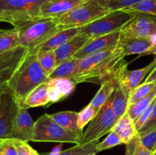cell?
I'll use <instances>...</instances> for the list:
<instances>
[{
	"label": "cell",
	"mask_w": 156,
	"mask_h": 155,
	"mask_svg": "<svg viewBox=\"0 0 156 155\" xmlns=\"http://www.w3.org/2000/svg\"><path fill=\"white\" fill-rule=\"evenodd\" d=\"M154 155H156V152H155V153H154Z\"/></svg>",
	"instance_id": "45"
},
{
	"label": "cell",
	"mask_w": 156,
	"mask_h": 155,
	"mask_svg": "<svg viewBox=\"0 0 156 155\" xmlns=\"http://www.w3.org/2000/svg\"><path fill=\"white\" fill-rule=\"evenodd\" d=\"M90 155H96V153H93V154H90Z\"/></svg>",
	"instance_id": "43"
},
{
	"label": "cell",
	"mask_w": 156,
	"mask_h": 155,
	"mask_svg": "<svg viewBox=\"0 0 156 155\" xmlns=\"http://www.w3.org/2000/svg\"><path fill=\"white\" fill-rule=\"evenodd\" d=\"M18 33L15 28L0 29V53L20 46Z\"/></svg>",
	"instance_id": "23"
},
{
	"label": "cell",
	"mask_w": 156,
	"mask_h": 155,
	"mask_svg": "<svg viewBox=\"0 0 156 155\" xmlns=\"http://www.w3.org/2000/svg\"><path fill=\"white\" fill-rule=\"evenodd\" d=\"M18 31L20 45L33 52L49 38L63 30L56 18H39L21 21L12 25Z\"/></svg>",
	"instance_id": "2"
},
{
	"label": "cell",
	"mask_w": 156,
	"mask_h": 155,
	"mask_svg": "<svg viewBox=\"0 0 156 155\" xmlns=\"http://www.w3.org/2000/svg\"><path fill=\"white\" fill-rule=\"evenodd\" d=\"M0 155H4V154H2V153H0Z\"/></svg>",
	"instance_id": "44"
},
{
	"label": "cell",
	"mask_w": 156,
	"mask_h": 155,
	"mask_svg": "<svg viewBox=\"0 0 156 155\" xmlns=\"http://www.w3.org/2000/svg\"><path fill=\"white\" fill-rule=\"evenodd\" d=\"M97 115L96 111L89 104L85 106L83 109L78 112V128L80 130H83L84 127L91 122L93 119Z\"/></svg>",
	"instance_id": "34"
},
{
	"label": "cell",
	"mask_w": 156,
	"mask_h": 155,
	"mask_svg": "<svg viewBox=\"0 0 156 155\" xmlns=\"http://www.w3.org/2000/svg\"><path fill=\"white\" fill-rule=\"evenodd\" d=\"M100 4L98 0H86L85 2L57 18L62 29L82 27L111 12Z\"/></svg>",
	"instance_id": "5"
},
{
	"label": "cell",
	"mask_w": 156,
	"mask_h": 155,
	"mask_svg": "<svg viewBox=\"0 0 156 155\" xmlns=\"http://www.w3.org/2000/svg\"><path fill=\"white\" fill-rule=\"evenodd\" d=\"M51 0H0V23L13 25L39 18L41 7Z\"/></svg>",
	"instance_id": "4"
},
{
	"label": "cell",
	"mask_w": 156,
	"mask_h": 155,
	"mask_svg": "<svg viewBox=\"0 0 156 155\" xmlns=\"http://www.w3.org/2000/svg\"><path fill=\"white\" fill-rule=\"evenodd\" d=\"M48 79V76L40 65L37 54L28 52L9 79V93L15 97L21 106L34 89Z\"/></svg>",
	"instance_id": "1"
},
{
	"label": "cell",
	"mask_w": 156,
	"mask_h": 155,
	"mask_svg": "<svg viewBox=\"0 0 156 155\" xmlns=\"http://www.w3.org/2000/svg\"><path fill=\"white\" fill-rule=\"evenodd\" d=\"M83 131L72 132L55 122L49 114L41 115L34 122L32 141L73 143L79 144Z\"/></svg>",
	"instance_id": "3"
},
{
	"label": "cell",
	"mask_w": 156,
	"mask_h": 155,
	"mask_svg": "<svg viewBox=\"0 0 156 155\" xmlns=\"http://www.w3.org/2000/svg\"><path fill=\"white\" fill-rule=\"evenodd\" d=\"M115 88L114 91V97L112 101V108L117 116V119H120L125 112H126L128 108V103L130 95L128 94L123 88L119 85L117 81H114Z\"/></svg>",
	"instance_id": "20"
},
{
	"label": "cell",
	"mask_w": 156,
	"mask_h": 155,
	"mask_svg": "<svg viewBox=\"0 0 156 155\" xmlns=\"http://www.w3.org/2000/svg\"><path fill=\"white\" fill-rule=\"evenodd\" d=\"M120 35V30H117L108 34L91 38L73 58L82 59L85 56L98 51L116 46L118 43Z\"/></svg>",
	"instance_id": "11"
},
{
	"label": "cell",
	"mask_w": 156,
	"mask_h": 155,
	"mask_svg": "<svg viewBox=\"0 0 156 155\" xmlns=\"http://www.w3.org/2000/svg\"><path fill=\"white\" fill-rule=\"evenodd\" d=\"M15 70V68H6L0 71V97L5 93L9 92L8 83Z\"/></svg>",
	"instance_id": "37"
},
{
	"label": "cell",
	"mask_w": 156,
	"mask_h": 155,
	"mask_svg": "<svg viewBox=\"0 0 156 155\" xmlns=\"http://www.w3.org/2000/svg\"><path fill=\"white\" fill-rule=\"evenodd\" d=\"M91 38L84 33H79L75 37L54 50L56 65L72 59Z\"/></svg>",
	"instance_id": "14"
},
{
	"label": "cell",
	"mask_w": 156,
	"mask_h": 155,
	"mask_svg": "<svg viewBox=\"0 0 156 155\" xmlns=\"http://www.w3.org/2000/svg\"><path fill=\"white\" fill-rule=\"evenodd\" d=\"M120 34L140 38L156 35V15L136 12L133 18L120 29Z\"/></svg>",
	"instance_id": "8"
},
{
	"label": "cell",
	"mask_w": 156,
	"mask_h": 155,
	"mask_svg": "<svg viewBox=\"0 0 156 155\" xmlns=\"http://www.w3.org/2000/svg\"><path fill=\"white\" fill-rule=\"evenodd\" d=\"M156 100V98H155ZM155 100L146 108V109L144 110V112L141 114L140 117L136 119V121L135 122V125H136V128L137 131H140V129L143 128V126H144L145 124L146 123V122L148 121V119H149L150 117L151 113H152V110H153V108L154 106H155Z\"/></svg>",
	"instance_id": "39"
},
{
	"label": "cell",
	"mask_w": 156,
	"mask_h": 155,
	"mask_svg": "<svg viewBox=\"0 0 156 155\" xmlns=\"http://www.w3.org/2000/svg\"><path fill=\"white\" fill-rule=\"evenodd\" d=\"M156 67V56L150 64L142 68L129 70L127 65H125L119 75L114 81H117L120 87L130 95L132 91L143 84V80L147 78L151 71Z\"/></svg>",
	"instance_id": "10"
},
{
	"label": "cell",
	"mask_w": 156,
	"mask_h": 155,
	"mask_svg": "<svg viewBox=\"0 0 156 155\" xmlns=\"http://www.w3.org/2000/svg\"><path fill=\"white\" fill-rule=\"evenodd\" d=\"M80 31L81 27L63 29V30H60L55 35H53V36L49 38L44 43L37 47L33 52H29V53L37 54V53L55 50L58 47L61 46L64 43L68 42L72 38L75 37L78 34H79Z\"/></svg>",
	"instance_id": "15"
},
{
	"label": "cell",
	"mask_w": 156,
	"mask_h": 155,
	"mask_svg": "<svg viewBox=\"0 0 156 155\" xmlns=\"http://www.w3.org/2000/svg\"><path fill=\"white\" fill-rule=\"evenodd\" d=\"M136 14V12L124 10L112 11L90 24L81 27L80 33L94 38L120 30L126 23L133 18Z\"/></svg>",
	"instance_id": "6"
},
{
	"label": "cell",
	"mask_w": 156,
	"mask_h": 155,
	"mask_svg": "<svg viewBox=\"0 0 156 155\" xmlns=\"http://www.w3.org/2000/svg\"><path fill=\"white\" fill-rule=\"evenodd\" d=\"M0 153L4 155H18L14 140L12 138L0 139Z\"/></svg>",
	"instance_id": "38"
},
{
	"label": "cell",
	"mask_w": 156,
	"mask_h": 155,
	"mask_svg": "<svg viewBox=\"0 0 156 155\" xmlns=\"http://www.w3.org/2000/svg\"><path fill=\"white\" fill-rule=\"evenodd\" d=\"M154 153L142 144L139 135L126 144L125 155H154Z\"/></svg>",
	"instance_id": "29"
},
{
	"label": "cell",
	"mask_w": 156,
	"mask_h": 155,
	"mask_svg": "<svg viewBox=\"0 0 156 155\" xmlns=\"http://www.w3.org/2000/svg\"><path fill=\"white\" fill-rule=\"evenodd\" d=\"M37 56L40 65L47 74V76H49L57 66L54 50L37 53Z\"/></svg>",
	"instance_id": "28"
},
{
	"label": "cell",
	"mask_w": 156,
	"mask_h": 155,
	"mask_svg": "<svg viewBox=\"0 0 156 155\" xmlns=\"http://www.w3.org/2000/svg\"><path fill=\"white\" fill-rule=\"evenodd\" d=\"M156 128V100L155 106H154L153 110H152V113H151L150 117L146 122V124L143 126L141 129L138 132L139 135H143L144 134L148 133L149 132L152 131V129Z\"/></svg>",
	"instance_id": "40"
},
{
	"label": "cell",
	"mask_w": 156,
	"mask_h": 155,
	"mask_svg": "<svg viewBox=\"0 0 156 155\" xmlns=\"http://www.w3.org/2000/svg\"><path fill=\"white\" fill-rule=\"evenodd\" d=\"M155 86V82H152V83H144L143 82L140 86L136 88L132 91V93H131L130 97H129V103H128V106L133 104L136 102L140 100V99L143 98L146 96H147L154 89V88Z\"/></svg>",
	"instance_id": "30"
},
{
	"label": "cell",
	"mask_w": 156,
	"mask_h": 155,
	"mask_svg": "<svg viewBox=\"0 0 156 155\" xmlns=\"http://www.w3.org/2000/svg\"><path fill=\"white\" fill-rule=\"evenodd\" d=\"M151 43L150 47H149V50L146 52H145L143 54L140 55V56H147V55H155L156 56V35L151 36Z\"/></svg>",
	"instance_id": "41"
},
{
	"label": "cell",
	"mask_w": 156,
	"mask_h": 155,
	"mask_svg": "<svg viewBox=\"0 0 156 155\" xmlns=\"http://www.w3.org/2000/svg\"><path fill=\"white\" fill-rule=\"evenodd\" d=\"M155 82L156 83V67L150 72V74L147 76L144 81V83H152Z\"/></svg>",
	"instance_id": "42"
},
{
	"label": "cell",
	"mask_w": 156,
	"mask_h": 155,
	"mask_svg": "<svg viewBox=\"0 0 156 155\" xmlns=\"http://www.w3.org/2000/svg\"><path fill=\"white\" fill-rule=\"evenodd\" d=\"M155 152H156V151H155Z\"/></svg>",
	"instance_id": "46"
},
{
	"label": "cell",
	"mask_w": 156,
	"mask_h": 155,
	"mask_svg": "<svg viewBox=\"0 0 156 155\" xmlns=\"http://www.w3.org/2000/svg\"><path fill=\"white\" fill-rule=\"evenodd\" d=\"M34 122L27 108L19 106L12 129V139L32 141Z\"/></svg>",
	"instance_id": "12"
},
{
	"label": "cell",
	"mask_w": 156,
	"mask_h": 155,
	"mask_svg": "<svg viewBox=\"0 0 156 155\" xmlns=\"http://www.w3.org/2000/svg\"><path fill=\"white\" fill-rule=\"evenodd\" d=\"M19 106L10 93H5L0 97V139L12 138L14 122Z\"/></svg>",
	"instance_id": "9"
},
{
	"label": "cell",
	"mask_w": 156,
	"mask_h": 155,
	"mask_svg": "<svg viewBox=\"0 0 156 155\" xmlns=\"http://www.w3.org/2000/svg\"><path fill=\"white\" fill-rule=\"evenodd\" d=\"M98 143V141L84 144H76L74 147H70L66 150L53 152V153L45 155H90L93 153H98V152L96 150V146Z\"/></svg>",
	"instance_id": "26"
},
{
	"label": "cell",
	"mask_w": 156,
	"mask_h": 155,
	"mask_svg": "<svg viewBox=\"0 0 156 155\" xmlns=\"http://www.w3.org/2000/svg\"><path fill=\"white\" fill-rule=\"evenodd\" d=\"M114 94V93H113ZM114 94L98 111L92 121L89 123L87 129L82 133L79 144L98 141L106 134H109L117 121V118L112 108Z\"/></svg>",
	"instance_id": "7"
},
{
	"label": "cell",
	"mask_w": 156,
	"mask_h": 155,
	"mask_svg": "<svg viewBox=\"0 0 156 155\" xmlns=\"http://www.w3.org/2000/svg\"><path fill=\"white\" fill-rule=\"evenodd\" d=\"M142 144L150 151H156V128L148 133L140 135Z\"/></svg>",
	"instance_id": "35"
},
{
	"label": "cell",
	"mask_w": 156,
	"mask_h": 155,
	"mask_svg": "<svg viewBox=\"0 0 156 155\" xmlns=\"http://www.w3.org/2000/svg\"><path fill=\"white\" fill-rule=\"evenodd\" d=\"M28 52L27 48L20 46L10 51L0 53V71L6 68H16Z\"/></svg>",
	"instance_id": "19"
},
{
	"label": "cell",
	"mask_w": 156,
	"mask_h": 155,
	"mask_svg": "<svg viewBox=\"0 0 156 155\" xmlns=\"http://www.w3.org/2000/svg\"><path fill=\"white\" fill-rule=\"evenodd\" d=\"M80 59H72L59 64V65L55 68L53 72L48 76L49 79L55 78H73L75 72H76V68L79 63Z\"/></svg>",
	"instance_id": "24"
},
{
	"label": "cell",
	"mask_w": 156,
	"mask_h": 155,
	"mask_svg": "<svg viewBox=\"0 0 156 155\" xmlns=\"http://www.w3.org/2000/svg\"><path fill=\"white\" fill-rule=\"evenodd\" d=\"M100 4L110 11H117L134 5L143 0H98Z\"/></svg>",
	"instance_id": "31"
},
{
	"label": "cell",
	"mask_w": 156,
	"mask_h": 155,
	"mask_svg": "<svg viewBox=\"0 0 156 155\" xmlns=\"http://www.w3.org/2000/svg\"><path fill=\"white\" fill-rule=\"evenodd\" d=\"M124 11L151 14L156 15V0H143L134 5L126 9H122Z\"/></svg>",
	"instance_id": "32"
},
{
	"label": "cell",
	"mask_w": 156,
	"mask_h": 155,
	"mask_svg": "<svg viewBox=\"0 0 156 155\" xmlns=\"http://www.w3.org/2000/svg\"><path fill=\"white\" fill-rule=\"evenodd\" d=\"M50 118L64 129L72 132H80L78 128V112L74 111H62L49 114Z\"/></svg>",
	"instance_id": "21"
},
{
	"label": "cell",
	"mask_w": 156,
	"mask_h": 155,
	"mask_svg": "<svg viewBox=\"0 0 156 155\" xmlns=\"http://www.w3.org/2000/svg\"><path fill=\"white\" fill-rule=\"evenodd\" d=\"M47 81L50 86L53 87L59 93L63 100L73 92L77 85V83L73 80V78H66L48 79Z\"/></svg>",
	"instance_id": "27"
},
{
	"label": "cell",
	"mask_w": 156,
	"mask_h": 155,
	"mask_svg": "<svg viewBox=\"0 0 156 155\" xmlns=\"http://www.w3.org/2000/svg\"><path fill=\"white\" fill-rule=\"evenodd\" d=\"M16 147L18 155H40L36 150L33 148L27 141L13 139Z\"/></svg>",
	"instance_id": "36"
},
{
	"label": "cell",
	"mask_w": 156,
	"mask_h": 155,
	"mask_svg": "<svg viewBox=\"0 0 156 155\" xmlns=\"http://www.w3.org/2000/svg\"><path fill=\"white\" fill-rule=\"evenodd\" d=\"M49 89H50V84L48 81L41 84L27 95L24 101L20 106L28 109V108L50 105L48 99Z\"/></svg>",
	"instance_id": "18"
},
{
	"label": "cell",
	"mask_w": 156,
	"mask_h": 155,
	"mask_svg": "<svg viewBox=\"0 0 156 155\" xmlns=\"http://www.w3.org/2000/svg\"><path fill=\"white\" fill-rule=\"evenodd\" d=\"M156 98V86L154 89L143 98L140 99L133 104L128 106L126 112L129 114L130 118L134 122L136 121L137 119L141 115V114L144 112L145 109L155 100Z\"/></svg>",
	"instance_id": "25"
},
{
	"label": "cell",
	"mask_w": 156,
	"mask_h": 155,
	"mask_svg": "<svg viewBox=\"0 0 156 155\" xmlns=\"http://www.w3.org/2000/svg\"><path fill=\"white\" fill-rule=\"evenodd\" d=\"M101 85V88L89 103L90 106L96 111L97 113L101 109L102 106L108 102L115 88V84L114 81L112 80L106 81Z\"/></svg>",
	"instance_id": "22"
},
{
	"label": "cell",
	"mask_w": 156,
	"mask_h": 155,
	"mask_svg": "<svg viewBox=\"0 0 156 155\" xmlns=\"http://www.w3.org/2000/svg\"><path fill=\"white\" fill-rule=\"evenodd\" d=\"M111 132L117 134L124 144H128L131 140H133V138L138 135L135 122L130 118L126 112L117 119L111 129Z\"/></svg>",
	"instance_id": "17"
},
{
	"label": "cell",
	"mask_w": 156,
	"mask_h": 155,
	"mask_svg": "<svg viewBox=\"0 0 156 155\" xmlns=\"http://www.w3.org/2000/svg\"><path fill=\"white\" fill-rule=\"evenodd\" d=\"M85 1L86 0H51L47 2L41 7L39 17L59 18Z\"/></svg>",
	"instance_id": "13"
},
{
	"label": "cell",
	"mask_w": 156,
	"mask_h": 155,
	"mask_svg": "<svg viewBox=\"0 0 156 155\" xmlns=\"http://www.w3.org/2000/svg\"><path fill=\"white\" fill-rule=\"evenodd\" d=\"M150 38H140L120 35L117 46L121 50L124 56L133 54H143L150 47Z\"/></svg>",
	"instance_id": "16"
},
{
	"label": "cell",
	"mask_w": 156,
	"mask_h": 155,
	"mask_svg": "<svg viewBox=\"0 0 156 155\" xmlns=\"http://www.w3.org/2000/svg\"><path fill=\"white\" fill-rule=\"evenodd\" d=\"M120 144H124L123 141L120 139V137L117 134L111 132L105 139H104L101 142L98 143L96 146V150L98 152H101L108 150V149H111L116 146L120 145Z\"/></svg>",
	"instance_id": "33"
}]
</instances>
